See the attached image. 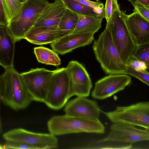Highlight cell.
Listing matches in <instances>:
<instances>
[{
  "label": "cell",
  "instance_id": "1",
  "mask_svg": "<svg viewBox=\"0 0 149 149\" xmlns=\"http://www.w3.org/2000/svg\"><path fill=\"white\" fill-rule=\"evenodd\" d=\"M93 48L103 70L108 74H127V66L122 60L113 43L110 30L106 26L94 40Z\"/></svg>",
  "mask_w": 149,
  "mask_h": 149
},
{
  "label": "cell",
  "instance_id": "2",
  "mask_svg": "<svg viewBox=\"0 0 149 149\" xmlns=\"http://www.w3.org/2000/svg\"><path fill=\"white\" fill-rule=\"evenodd\" d=\"M50 133L54 136L86 132L103 134L105 127L99 119H92L65 114L55 116L48 121Z\"/></svg>",
  "mask_w": 149,
  "mask_h": 149
},
{
  "label": "cell",
  "instance_id": "3",
  "mask_svg": "<svg viewBox=\"0 0 149 149\" xmlns=\"http://www.w3.org/2000/svg\"><path fill=\"white\" fill-rule=\"evenodd\" d=\"M2 76L1 102L15 111L27 107L32 100L24 85L20 74L13 67L5 69Z\"/></svg>",
  "mask_w": 149,
  "mask_h": 149
},
{
  "label": "cell",
  "instance_id": "4",
  "mask_svg": "<svg viewBox=\"0 0 149 149\" xmlns=\"http://www.w3.org/2000/svg\"><path fill=\"white\" fill-rule=\"evenodd\" d=\"M49 3L48 0H27L23 3L18 12L8 25L16 42L24 39Z\"/></svg>",
  "mask_w": 149,
  "mask_h": 149
},
{
  "label": "cell",
  "instance_id": "5",
  "mask_svg": "<svg viewBox=\"0 0 149 149\" xmlns=\"http://www.w3.org/2000/svg\"><path fill=\"white\" fill-rule=\"evenodd\" d=\"M126 11H115L107 22L113 43L123 62L126 65L134 54L137 46L125 22Z\"/></svg>",
  "mask_w": 149,
  "mask_h": 149
},
{
  "label": "cell",
  "instance_id": "6",
  "mask_svg": "<svg viewBox=\"0 0 149 149\" xmlns=\"http://www.w3.org/2000/svg\"><path fill=\"white\" fill-rule=\"evenodd\" d=\"M104 113L113 123L140 126L149 130V102H141L126 106H118Z\"/></svg>",
  "mask_w": 149,
  "mask_h": 149
},
{
  "label": "cell",
  "instance_id": "7",
  "mask_svg": "<svg viewBox=\"0 0 149 149\" xmlns=\"http://www.w3.org/2000/svg\"><path fill=\"white\" fill-rule=\"evenodd\" d=\"M69 79L66 68H57L51 77L44 103L51 109L60 110L69 99Z\"/></svg>",
  "mask_w": 149,
  "mask_h": 149
},
{
  "label": "cell",
  "instance_id": "8",
  "mask_svg": "<svg viewBox=\"0 0 149 149\" xmlns=\"http://www.w3.org/2000/svg\"><path fill=\"white\" fill-rule=\"evenodd\" d=\"M54 70L44 68L32 69L20 74L24 85L32 101L44 103Z\"/></svg>",
  "mask_w": 149,
  "mask_h": 149
},
{
  "label": "cell",
  "instance_id": "9",
  "mask_svg": "<svg viewBox=\"0 0 149 149\" xmlns=\"http://www.w3.org/2000/svg\"><path fill=\"white\" fill-rule=\"evenodd\" d=\"M3 137L6 141L26 144L38 149H56L58 146L57 139L51 133L34 132L21 128L9 130L3 134Z\"/></svg>",
  "mask_w": 149,
  "mask_h": 149
},
{
  "label": "cell",
  "instance_id": "10",
  "mask_svg": "<svg viewBox=\"0 0 149 149\" xmlns=\"http://www.w3.org/2000/svg\"><path fill=\"white\" fill-rule=\"evenodd\" d=\"M69 82L68 98L89 96L92 87L90 76L84 66L77 61L69 62L65 68Z\"/></svg>",
  "mask_w": 149,
  "mask_h": 149
},
{
  "label": "cell",
  "instance_id": "11",
  "mask_svg": "<svg viewBox=\"0 0 149 149\" xmlns=\"http://www.w3.org/2000/svg\"><path fill=\"white\" fill-rule=\"evenodd\" d=\"M149 140V130L138 129L131 125L114 123L108 135L97 143L112 141L132 144Z\"/></svg>",
  "mask_w": 149,
  "mask_h": 149
},
{
  "label": "cell",
  "instance_id": "12",
  "mask_svg": "<svg viewBox=\"0 0 149 149\" xmlns=\"http://www.w3.org/2000/svg\"><path fill=\"white\" fill-rule=\"evenodd\" d=\"M131 81V77L126 74H110L95 83L91 96L97 99H104L124 89Z\"/></svg>",
  "mask_w": 149,
  "mask_h": 149
},
{
  "label": "cell",
  "instance_id": "13",
  "mask_svg": "<svg viewBox=\"0 0 149 149\" xmlns=\"http://www.w3.org/2000/svg\"><path fill=\"white\" fill-rule=\"evenodd\" d=\"M94 34L91 32L71 33L51 43L50 46L56 53L63 55L77 48L91 44Z\"/></svg>",
  "mask_w": 149,
  "mask_h": 149
},
{
  "label": "cell",
  "instance_id": "14",
  "mask_svg": "<svg viewBox=\"0 0 149 149\" xmlns=\"http://www.w3.org/2000/svg\"><path fill=\"white\" fill-rule=\"evenodd\" d=\"M65 114L97 119L100 109L95 101L86 97H77L67 102L64 110Z\"/></svg>",
  "mask_w": 149,
  "mask_h": 149
},
{
  "label": "cell",
  "instance_id": "15",
  "mask_svg": "<svg viewBox=\"0 0 149 149\" xmlns=\"http://www.w3.org/2000/svg\"><path fill=\"white\" fill-rule=\"evenodd\" d=\"M125 22L137 47L149 44V21L137 12L125 16Z\"/></svg>",
  "mask_w": 149,
  "mask_h": 149
},
{
  "label": "cell",
  "instance_id": "16",
  "mask_svg": "<svg viewBox=\"0 0 149 149\" xmlns=\"http://www.w3.org/2000/svg\"><path fill=\"white\" fill-rule=\"evenodd\" d=\"M67 34L57 26L32 27L25 36L24 39L35 44L52 43Z\"/></svg>",
  "mask_w": 149,
  "mask_h": 149
},
{
  "label": "cell",
  "instance_id": "17",
  "mask_svg": "<svg viewBox=\"0 0 149 149\" xmlns=\"http://www.w3.org/2000/svg\"><path fill=\"white\" fill-rule=\"evenodd\" d=\"M66 8L61 0L49 3L33 27L58 26Z\"/></svg>",
  "mask_w": 149,
  "mask_h": 149
},
{
  "label": "cell",
  "instance_id": "18",
  "mask_svg": "<svg viewBox=\"0 0 149 149\" xmlns=\"http://www.w3.org/2000/svg\"><path fill=\"white\" fill-rule=\"evenodd\" d=\"M15 42L8 25H0V65L5 69L13 67Z\"/></svg>",
  "mask_w": 149,
  "mask_h": 149
},
{
  "label": "cell",
  "instance_id": "19",
  "mask_svg": "<svg viewBox=\"0 0 149 149\" xmlns=\"http://www.w3.org/2000/svg\"><path fill=\"white\" fill-rule=\"evenodd\" d=\"M102 19L78 15V21L72 33L91 32L95 33L101 28Z\"/></svg>",
  "mask_w": 149,
  "mask_h": 149
},
{
  "label": "cell",
  "instance_id": "20",
  "mask_svg": "<svg viewBox=\"0 0 149 149\" xmlns=\"http://www.w3.org/2000/svg\"><path fill=\"white\" fill-rule=\"evenodd\" d=\"M66 7L78 15L89 16L99 18L104 17V8L97 10L72 0H61Z\"/></svg>",
  "mask_w": 149,
  "mask_h": 149
},
{
  "label": "cell",
  "instance_id": "21",
  "mask_svg": "<svg viewBox=\"0 0 149 149\" xmlns=\"http://www.w3.org/2000/svg\"><path fill=\"white\" fill-rule=\"evenodd\" d=\"M34 54L39 62L46 65L57 66L61 65V60L57 53L43 47L33 48Z\"/></svg>",
  "mask_w": 149,
  "mask_h": 149
},
{
  "label": "cell",
  "instance_id": "22",
  "mask_svg": "<svg viewBox=\"0 0 149 149\" xmlns=\"http://www.w3.org/2000/svg\"><path fill=\"white\" fill-rule=\"evenodd\" d=\"M78 20V14L66 8L58 26V29L67 35L74 31Z\"/></svg>",
  "mask_w": 149,
  "mask_h": 149
},
{
  "label": "cell",
  "instance_id": "23",
  "mask_svg": "<svg viewBox=\"0 0 149 149\" xmlns=\"http://www.w3.org/2000/svg\"><path fill=\"white\" fill-rule=\"evenodd\" d=\"M2 1L9 22L11 19L18 12L23 3L17 0H2Z\"/></svg>",
  "mask_w": 149,
  "mask_h": 149
},
{
  "label": "cell",
  "instance_id": "24",
  "mask_svg": "<svg viewBox=\"0 0 149 149\" xmlns=\"http://www.w3.org/2000/svg\"><path fill=\"white\" fill-rule=\"evenodd\" d=\"M132 56L144 62L149 68V44L137 46Z\"/></svg>",
  "mask_w": 149,
  "mask_h": 149
},
{
  "label": "cell",
  "instance_id": "25",
  "mask_svg": "<svg viewBox=\"0 0 149 149\" xmlns=\"http://www.w3.org/2000/svg\"><path fill=\"white\" fill-rule=\"evenodd\" d=\"M104 8V17L107 22L115 11L120 10L117 0H106Z\"/></svg>",
  "mask_w": 149,
  "mask_h": 149
},
{
  "label": "cell",
  "instance_id": "26",
  "mask_svg": "<svg viewBox=\"0 0 149 149\" xmlns=\"http://www.w3.org/2000/svg\"><path fill=\"white\" fill-rule=\"evenodd\" d=\"M127 74L135 77L148 86H149L148 72H145L137 70L130 67L127 66Z\"/></svg>",
  "mask_w": 149,
  "mask_h": 149
},
{
  "label": "cell",
  "instance_id": "27",
  "mask_svg": "<svg viewBox=\"0 0 149 149\" xmlns=\"http://www.w3.org/2000/svg\"><path fill=\"white\" fill-rule=\"evenodd\" d=\"M134 8V11L137 12L147 20L149 21V7L145 5L138 1L132 3Z\"/></svg>",
  "mask_w": 149,
  "mask_h": 149
},
{
  "label": "cell",
  "instance_id": "28",
  "mask_svg": "<svg viewBox=\"0 0 149 149\" xmlns=\"http://www.w3.org/2000/svg\"><path fill=\"white\" fill-rule=\"evenodd\" d=\"M4 149H38L36 147L23 143L6 141L2 146Z\"/></svg>",
  "mask_w": 149,
  "mask_h": 149
},
{
  "label": "cell",
  "instance_id": "29",
  "mask_svg": "<svg viewBox=\"0 0 149 149\" xmlns=\"http://www.w3.org/2000/svg\"><path fill=\"white\" fill-rule=\"evenodd\" d=\"M85 5L92 7L97 10L104 8L103 3L100 1H93L88 0H72Z\"/></svg>",
  "mask_w": 149,
  "mask_h": 149
},
{
  "label": "cell",
  "instance_id": "30",
  "mask_svg": "<svg viewBox=\"0 0 149 149\" xmlns=\"http://www.w3.org/2000/svg\"><path fill=\"white\" fill-rule=\"evenodd\" d=\"M9 22L2 0H0V25H8Z\"/></svg>",
  "mask_w": 149,
  "mask_h": 149
},
{
  "label": "cell",
  "instance_id": "31",
  "mask_svg": "<svg viewBox=\"0 0 149 149\" xmlns=\"http://www.w3.org/2000/svg\"><path fill=\"white\" fill-rule=\"evenodd\" d=\"M141 61L132 56L128 61L126 65L135 70L141 71L140 67Z\"/></svg>",
  "mask_w": 149,
  "mask_h": 149
},
{
  "label": "cell",
  "instance_id": "32",
  "mask_svg": "<svg viewBox=\"0 0 149 149\" xmlns=\"http://www.w3.org/2000/svg\"><path fill=\"white\" fill-rule=\"evenodd\" d=\"M3 86V77L2 75H0V104L1 102V96L2 94V89ZM2 131V121L1 120L0 115V134H1Z\"/></svg>",
  "mask_w": 149,
  "mask_h": 149
},
{
  "label": "cell",
  "instance_id": "33",
  "mask_svg": "<svg viewBox=\"0 0 149 149\" xmlns=\"http://www.w3.org/2000/svg\"><path fill=\"white\" fill-rule=\"evenodd\" d=\"M130 1L131 3L134 2L136 1H138L142 4L149 7V0H127Z\"/></svg>",
  "mask_w": 149,
  "mask_h": 149
},
{
  "label": "cell",
  "instance_id": "34",
  "mask_svg": "<svg viewBox=\"0 0 149 149\" xmlns=\"http://www.w3.org/2000/svg\"><path fill=\"white\" fill-rule=\"evenodd\" d=\"M17 1H19V2L23 3L25 1H26L27 0H17Z\"/></svg>",
  "mask_w": 149,
  "mask_h": 149
},
{
  "label": "cell",
  "instance_id": "35",
  "mask_svg": "<svg viewBox=\"0 0 149 149\" xmlns=\"http://www.w3.org/2000/svg\"><path fill=\"white\" fill-rule=\"evenodd\" d=\"M2 148H3L2 146H1V144H0V149Z\"/></svg>",
  "mask_w": 149,
  "mask_h": 149
},
{
  "label": "cell",
  "instance_id": "36",
  "mask_svg": "<svg viewBox=\"0 0 149 149\" xmlns=\"http://www.w3.org/2000/svg\"><path fill=\"white\" fill-rule=\"evenodd\" d=\"M97 1H98V0H96Z\"/></svg>",
  "mask_w": 149,
  "mask_h": 149
}]
</instances>
